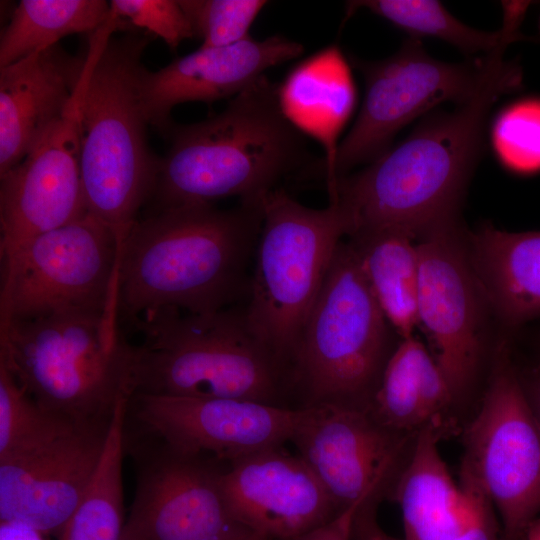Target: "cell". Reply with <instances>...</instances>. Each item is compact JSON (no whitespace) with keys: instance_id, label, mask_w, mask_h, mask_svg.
Listing matches in <instances>:
<instances>
[{"instance_id":"836d02e7","label":"cell","mask_w":540,"mask_h":540,"mask_svg":"<svg viewBox=\"0 0 540 540\" xmlns=\"http://www.w3.org/2000/svg\"><path fill=\"white\" fill-rule=\"evenodd\" d=\"M362 504L350 507L318 528L282 540H352L354 517Z\"/></svg>"},{"instance_id":"5b68a950","label":"cell","mask_w":540,"mask_h":540,"mask_svg":"<svg viewBox=\"0 0 540 540\" xmlns=\"http://www.w3.org/2000/svg\"><path fill=\"white\" fill-rule=\"evenodd\" d=\"M132 325L144 336L136 347L134 393L298 408L290 403V372L250 330L243 307L204 314L163 309Z\"/></svg>"},{"instance_id":"7402d4cb","label":"cell","mask_w":540,"mask_h":540,"mask_svg":"<svg viewBox=\"0 0 540 540\" xmlns=\"http://www.w3.org/2000/svg\"><path fill=\"white\" fill-rule=\"evenodd\" d=\"M446 430L439 416L416 432L389 492L402 511L404 540H451L471 510L472 486L454 482L439 452Z\"/></svg>"},{"instance_id":"ac0fdd59","label":"cell","mask_w":540,"mask_h":540,"mask_svg":"<svg viewBox=\"0 0 540 540\" xmlns=\"http://www.w3.org/2000/svg\"><path fill=\"white\" fill-rule=\"evenodd\" d=\"M221 488L233 519L270 540L298 536L340 514L307 463L283 446L227 463Z\"/></svg>"},{"instance_id":"ffe728a7","label":"cell","mask_w":540,"mask_h":540,"mask_svg":"<svg viewBox=\"0 0 540 540\" xmlns=\"http://www.w3.org/2000/svg\"><path fill=\"white\" fill-rule=\"evenodd\" d=\"M86 62L59 44L0 67V176L63 114Z\"/></svg>"},{"instance_id":"e0dca14e","label":"cell","mask_w":540,"mask_h":540,"mask_svg":"<svg viewBox=\"0 0 540 540\" xmlns=\"http://www.w3.org/2000/svg\"><path fill=\"white\" fill-rule=\"evenodd\" d=\"M110 423L82 425L42 448L0 460L1 522L60 534L93 476Z\"/></svg>"},{"instance_id":"9a60e30c","label":"cell","mask_w":540,"mask_h":540,"mask_svg":"<svg viewBox=\"0 0 540 540\" xmlns=\"http://www.w3.org/2000/svg\"><path fill=\"white\" fill-rule=\"evenodd\" d=\"M129 406L154 438L224 463L290 442L306 411L246 400L143 393H134Z\"/></svg>"},{"instance_id":"30bf717a","label":"cell","mask_w":540,"mask_h":540,"mask_svg":"<svg viewBox=\"0 0 540 540\" xmlns=\"http://www.w3.org/2000/svg\"><path fill=\"white\" fill-rule=\"evenodd\" d=\"M481 407L464 439L460 475L497 509L505 540H525L540 511V422L509 347H498Z\"/></svg>"},{"instance_id":"2e32d148","label":"cell","mask_w":540,"mask_h":540,"mask_svg":"<svg viewBox=\"0 0 540 540\" xmlns=\"http://www.w3.org/2000/svg\"><path fill=\"white\" fill-rule=\"evenodd\" d=\"M220 463L224 462L176 450L157 439L139 464L128 518L149 540H223L241 524L226 506Z\"/></svg>"},{"instance_id":"ba28073f","label":"cell","mask_w":540,"mask_h":540,"mask_svg":"<svg viewBox=\"0 0 540 540\" xmlns=\"http://www.w3.org/2000/svg\"><path fill=\"white\" fill-rule=\"evenodd\" d=\"M262 212L243 310L250 330L292 377L305 324L350 226L337 201L314 209L282 188L263 197Z\"/></svg>"},{"instance_id":"7c38bea8","label":"cell","mask_w":540,"mask_h":540,"mask_svg":"<svg viewBox=\"0 0 540 540\" xmlns=\"http://www.w3.org/2000/svg\"><path fill=\"white\" fill-rule=\"evenodd\" d=\"M93 60L63 114L14 168L0 176V257L88 214L81 178L80 109Z\"/></svg>"},{"instance_id":"4316f807","label":"cell","mask_w":540,"mask_h":540,"mask_svg":"<svg viewBox=\"0 0 540 540\" xmlns=\"http://www.w3.org/2000/svg\"><path fill=\"white\" fill-rule=\"evenodd\" d=\"M105 0H22L0 36V67L58 44L75 33H92L109 17Z\"/></svg>"},{"instance_id":"7a4b0ae2","label":"cell","mask_w":540,"mask_h":540,"mask_svg":"<svg viewBox=\"0 0 540 540\" xmlns=\"http://www.w3.org/2000/svg\"><path fill=\"white\" fill-rule=\"evenodd\" d=\"M262 221V200L228 210L184 205L138 220L121 251L119 316L133 324L163 309L204 314L235 306L249 293Z\"/></svg>"},{"instance_id":"60d3db41","label":"cell","mask_w":540,"mask_h":540,"mask_svg":"<svg viewBox=\"0 0 540 540\" xmlns=\"http://www.w3.org/2000/svg\"><path fill=\"white\" fill-rule=\"evenodd\" d=\"M499 540H505V539H504V538H502V539H499Z\"/></svg>"},{"instance_id":"d6986e66","label":"cell","mask_w":540,"mask_h":540,"mask_svg":"<svg viewBox=\"0 0 540 540\" xmlns=\"http://www.w3.org/2000/svg\"><path fill=\"white\" fill-rule=\"evenodd\" d=\"M303 50L302 44L284 36L249 37L229 46L199 47L157 71L144 66L139 95L147 123L168 138L176 105L233 98L266 70L298 58Z\"/></svg>"},{"instance_id":"d590c367","label":"cell","mask_w":540,"mask_h":540,"mask_svg":"<svg viewBox=\"0 0 540 540\" xmlns=\"http://www.w3.org/2000/svg\"><path fill=\"white\" fill-rule=\"evenodd\" d=\"M0 540H44V534L23 524L1 522Z\"/></svg>"},{"instance_id":"ab89813d","label":"cell","mask_w":540,"mask_h":540,"mask_svg":"<svg viewBox=\"0 0 540 540\" xmlns=\"http://www.w3.org/2000/svg\"><path fill=\"white\" fill-rule=\"evenodd\" d=\"M525 540H540V518H536L529 525L525 534Z\"/></svg>"},{"instance_id":"3957f363","label":"cell","mask_w":540,"mask_h":540,"mask_svg":"<svg viewBox=\"0 0 540 540\" xmlns=\"http://www.w3.org/2000/svg\"><path fill=\"white\" fill-rule=\"evenodd\" d=\"M277 86L263 75L219 114L174 124L150 198L155 212L232 196L261 201L301 164L303 135L284 117Z\"/></svg>"},{"instance_id":"cb8c5ba5","label":"cell","mask_w":540,"mask_h":540,"mask_svg":"<svg viewBox=\"0 0 540 540\" xmlns=\"http://www.w3.org/2000/svg\"><path fill=\"white\" fill-rule=\"evenodd\" d=\"M361 271L385 318L401 338L418 321L419 256L407 235L376 232L348 237Z\"/></svg>"},{"instance_id":"8d00e7d4","label":"cell","mask_w":540,"mask_h":540,"mask_svg":"<svg viewBox=\"0 0 540 540\" xmlns=\"http://www.w3.org/2000/svg\"><path fill=\"white\" fill-rule=\"evenodd\" d=\"M521 379L531 406L540 422V368L533 370L529 376H521Z\"/></svg>"},{"instance_id":"52a82bcc","label":"cell","mask_w":540,"mask_h":540,"mask_svg":"<svg viewBox=\"0 0 540 540\" xmlns=\"http://www.w3.org/2000/svg\"><path fill=\"white\" fill-rule=\"evenodd\" d=\"M393 328L348 241L336 249L292 366L299 407L370 411L395 350Z\"/></svg>"},{"instance_id":"74e56055","label":"cell","mask_w":540,"mask_h":540,"mask_svg":"<svg viewBox=\"0 0 540 540\" xmlns=\"http://www.w3.org/2000/svg\"><path fill=\"white\" fill-rule=\"evenodd\" d=\"M223 540H270L267 537L243 526L239 525Z\"/></svg>"},{"instance_id":"4dcf8cb0","label":"cell","mask_w":540,"mask_h":540,"mask_svg":"<svg viewBox=\"0 0 540 540\" xmlns=\"http://www.w3.org/2000/svg\"><path fill=\"white\" fill-rule=\"evenodd\" d=\"M201 48L224 47L249 38V29L268 4L264 0H178Z\"/></svg>"},{"instance_id":"5bb4252c","label":"cell","mask_w":540,"mask_h":540,"mask_svg":"<svg viewBox=\"0 0 540 540\" xmlns=\"http://www.w3.org/2000/svg\"><path fill=\"white\" fill-rule=\"evenodd\" d=\"M291 443L331 497L339 513L389 495L413 435L393 431L370 411L305 407Z\"/></svg>"},{"instance_id":"f1b7e54d","label":"cell","mask_w":540,"mask_h":540,"mask_svg":"<svg viewBox=\"0 0 540 540\" xmlns=\"http://www.w3.org/2000/svg\"><path fill=\"white\" fill-rule=\"evenodd\" d=\"M424 350L414 336L401 339L385 366L370 413L393 431L415 434L428 422L419 398V361Z\"/></svg>"},{"instance_id":"44dd1931","label":"cell","mask_w":540,"mask_h":540,"mask_svg":"<svg viewBox=\"0 0 540 540\" xmlns=\"http://www.w3.org/2000/svg\"><path fill=\"white\" fill-rule=\"evenodd\" d=\"M280 109L302 135L322 147L327 192L335 186L339 137L357 102L351 67L341 48L331 44L297 63L277 86Z\"/></svg>"},{"instance_id":"277c9868","label":"cell","mask_w":540,"mask_h":540,"mask_svg":"<svg viewBox=\"0 0 540 540\" xmlns=\"http://www.w3.org/2000/svg\"><path fill=\"white\" fill-rule=\"evenodd\" d=\"M109 15L90 33L93 60L80 109L81 178L88 214L109 227L121 246L150 200L159 158L148 147L140 95L149 39Z\"/></svg>"},{"instance_id":"f35d334b","label":"cell","mask_w":540,"mask_h":540,"mask_svg":"<svg viewBox=\"0 0 540 540\" xmlns=\"http://www.w3.org/2000/svg\"><path fill=\"white\" fill-rule=\"evenodd\" d=\"M122 540H149V538L139 525L127 519Z\"/></svg>"},{"instance_id":"e575fe53","label":"cell","mask_w":540,"mask_h":540,"mask_svg":"<svg viewBox=\"0 0 540 540\" xmlns=\"http://www.w3.org/2000/svg\"><path fill=\"white\" fill-rule=\"evenodd\" d=\"M378 502L371 499L360 506L354 517L352 540H397L379 526L376 520Z\"/></svg>"},{"instance_id":"1f68e13d","label":"cell","mask_w":540,"mask_h":540,"mask_svg":"<svg viewBox=\"0 0 540 540\" xmlns=\"http://www.w3.org/2000/svg\"><path fill=\"white\" fill-rule=\"evenodd\" d=\"M110 14L131 27L148 30L171 50L194 37L191 23L178 0H112Z\"/></svg>"},{"instance_id":"8fae6325","label":"cell","mask_w":540,"mask_h":540,"mask_svg":"<svg viewBox=\"0 0 540 540\" xmlns=\"http://www.w3.org/2000/svg\"><path fill=\"white\" fill-rule=\"evenodd\" d=\"M506 48L451 63L431 57L420 39L409 37L386 59H353L364 77L365 93L360 112L337 150L335 185L355 167L388 151L396 134L417 117L443 102L460 105L474 97L494 58Z\"/></svg>"},{"instance_id":"9c48e42d","label":"cell","mask_w":540,"mask_h":540,"mask_svg":"<svg viewBox=\"0 0 540 540\" xmlns=\"http://www.w3.org/2000/svg\"><path fill=\"white\" fill-rule=\"evenodd\" d=\"M121 251L113 231L90 214L29 240L0 258V323L74 312L119 315Z\"/></svg>"},{"instance_id":"d6a6232c","label":"cell","mask_w":540,"mask_h":540,"mask_svg":"<svg viewBox=\"0 0 540 540\" xmlns=\"http://www.w3.org/2000/svg\"><path fill=\"white\" fill-rule=\"evenodd\" d=\"M461 479L471 484L474 497L468 517L451 540H499L491 501L472 479L463 475Z\"/></svg>"},{"instance_id":"f546056e","label":"cell","mask_w":540,"mask_h":540,"mask_svg":"<svg viewBox=\"0 0 540 540\" xmlns=\"http://www.w3.org/2000/svg\"><path fill=\"white\" fill-rule=\"evenodd\" d=\"M491 143L509 171L540 172V98H521L502 109L491 128Z\"/></svg>"},{"instance_id":"8992f818","label":"cell","mask_w":540,"mask_h":540,"mask_svg":"<svg viewBox=\"0 0 540 540\" xmlns=\"http://www.w3.org/2000/svg\"><path fill=\"white\" fill-rule=\"evenodd\" d=\"M119 318L74 312L0 323V363L44 409L81 425L110 422L134 393L136 346Z\"/></svg>"},{"instance_id":"603a6c76","label":"cell","mask_w":540,"mask_h":540,"mask_svg":"<svg viewBox=\"0 0 540 540\" xmlns=\"http://www.w3.org/2000/svg\"><path fill=\"white\" fill-rule=\"evenodd\" d=\"M466 245L485 301L504 325L517 328L540 317V230L485 224L466 235Z\"/></svg>"},{"instance_id":"6da1fadb","label":"cell","mask_w":540,"mask_h":540,"mask_svg":"<svg viewBox=\"0 0 540 540\" xmlns=\"http://www.w3.org/2000/svg\"><path fill=\"white\" fill-rule=\"evenodd\" d=\"M498 54L480 90L452 111L427 115L408 137L337 179L329 200L345 211L352 237L396 232L420 240L459 222V209L485 146L491 108L522 88V68Z\"/></svg>"},{"instance_id":"d4e9b609","label":"cell","mask_w":540,"mask_h":540,"mask_svg":"<svg viewBox=\"0 0 540 540\" xmlns=\"http://www.w3.org/2000/svg\"><path fill=\"white\" fill-rule=\"evenodd\" d=\"M530 3L502 2V26L494 32L467 26L448 12L441 2L433 0L350 1L346 5V14L348 17L358 9H367L406 31L410 37H433L453 45L465 54L486 55L501 46L530 39L521 32V24Z\"/></svg>"},{"instance_id":"83f0119b","label":"cell","mask_w":540,"mask_h":540,"mask_svg":"<svg viewBox=\"0 0 540 540\" xmlns=\"http://www.w3.org/2000/svg\"><path fill=\"white\" fill-rule=\"evenodd\" d=\"M80 426L41 407L0 363V460L42 448Z\"/></svg>"},{"instance_id":"4fadbf2b","label":"cell","mask_w":540,"mask_h":540,"mask_svg":"<svg viewBox=\"0 0 540 540\" xmlns=\"http://www.w3.org/2000/svg\"><path fill=\"white\" fill-rule=\"evenodd\" d=\"M418 321L434 349L454 399L473 381L487 305L471 266L459 222L418 240Z\"/></svg>"},{"instance_id":"484cf974","label":"cell","mask_w":540,"mask_h":540,"mask_svg":"<svg viewBox=\"0 0 540 540\" xmlns=\"http://www.w3.org/2000/svg\"><path fill=\"white\" fill-rule=\"evenodd\" d=\"M130 398L119 402L105 445L77 508L60 540H122L125 528L122 466Z\"/></svg>"}]
</instances>
